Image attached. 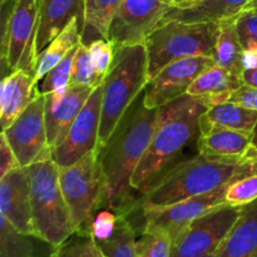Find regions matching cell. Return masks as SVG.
I'll list each match as a JSON object with an SVG mask.
<instances>
[{"mask_svg":"<svg viewBox=\"0 0 257 257\" xmlns=\"http://www.w3.org/2000/svg\"><path fill=\"white\" fill-rule=\"evenodd\" d=\"M173 238L162 228H143L137 237V257H171Z\"/></svg>","mask_w":257,"mask_h":257,"instance_id":"cell-31","label":"cell"},{"mask_svg":"<svg viewBox=\"0 0 257 257\" xmlns=\"http://www.w3.org/2000/svg\"><path fill=\"white\" fill-rule=\"evenodd\" d=\"M217 32L218 22L171 20L158 25L145 42L150 79L176 60L193 57L213 58Z\"/></svg>","mask_w":257,"mask_h":257,"instance_id":"cell-6","label":"cell"},{"mask_svg":"<svg viewBox=\"0 0 257 257\" xmlns=\"http://www.w3.org/2000/svg\"><path fill=\"white\" fill-rule=\"evenodd\" d=\"M3 19L2 59L5 72L28 70L34 75L37 65L38 0H10Z\"/></svg>","mask_w":257,"mask_h":257,"instance_id":"cell-8","label":"cell"},{"mask_svg":"<svg viewBox=\"0 0 257 257\" xmlns=\"http://www.w3.org/2000/svg\"><path fill=\"white\" fill-rule=\"evenodd\" d=\"M0 216L17 230L35 236L32 195L25 167H19L0 178Z\"/></svg>","mask_w":257,"mask_h":257,"instance_id":"cell-15","label":"cell"},{"mask_svg":"<svg viewBox=\"0 0 257 257\" xmlns=\"http://www.w3.org/2000/svg\"><path fill=\"white\" fill-rule=\"evenodd\" d=\"M3 135L22 167L53 158L45 124V95H38L9 127L3 130Z\"/></svg>","mask_w":257,"mask_h":257,"instance_id":"cell-10","label":"cell"},{"mask_svg":"<svg viewBox=\"0 0 257 257\" xmlns=\"http://www.w3.org/2000/svg\"><path fill=\"white\" fill-rule=\"evenodd\" d=\"M39 22L37 33V54L57 38L73 19L84 28V0H38Z\"/></svg>","mask_w":257,"mask_h":257,"instance_id":"cell-17","label":"cell"},{"mask_svg":"<svg viewBox=\"0 0 257 257\" xmlns=\"http://www.w3.org/2000/svg\"><path fill=\"white\" fill-rule=\"evenodd\" d=\"M216 257H257V201L243 206Z\"/></svg>","mask_w":257,"mask_h":257,"instance_id":"cell-21","label":"cell"},{"mask_svg":"<svg viewBox=\"0 0 257 257\" xmlns=\"http://www.w3.org/2000/svg\"><path fill=\"white\" fill-rule=\"evenodd\" d=\"M19 167L22 166H20L14 151L12 150L5 136L2 133V138H0V178Z\"/></svg>","mask_w":257,"mask_h":257,"instance_id":"cell-37","label":"cell"},{"mask_svg":"<svg viewBox=\"0 0 257 257\" xmlns=\"http://www.w3.org/2000/svg\"><path fill=\"white\" fill-rule=\"evenodd\" d=\"M242 83L245 85H248V87L257 88V69L243 70Z\"/></svg>","mask_w":257,"mask_h":257,"instance_id":"cell-41","label":"cell"},{"mask_svg":"<svg viewBox=\"0 0 257 257\" xmlns=\"http://www.w3.org/2000/svg\"><path fill=\"white\" fill-rule=\"evenodd\" d=\"M257 124V110L233 102H225L206 108L200 125H216L252 135Z\"/></svg>","mask_w":257,"mask_h":257,"instance_id":"cell-23","label":"cell"},{"mask_svg":"<svg viewBox=\"0 0 257 257\" xmlns=\"http://www.w3.org/2000/svg\"><path fill=\"white\" fill-rule=\"evenodd\" d=\"M242 207L223 205L198 217L173 238L171 257H198L220 248Z\"/></svg>","mask_w":257,"mask_h":257,"instance_id":"cell-9","label":"cell"},{"mask_svg":"<svg viewBox=\"0 0 257 257\" xmlns=\"http://www.w3.org/2000/svg\"><path fill=\"white\" fill-rule=\"evenodd\" d=\"M165 0H123L109 27L114 49L145 43L170 10Z\"/></svg>","mask_w":257,"mask_h":257,"instance_id":"cell-11","label":"cell"},{"mask_svg":"<svg viewBox=\"0 0 257 257\" xmlns=\"http://www.w3.org/2000/svg\"><path fill=\"white\" fill-rule=\"evenodd\" d=\"M8 2H10V0H0V3H2V5H4V4H7Z\"/></svg>","mask_w":257,"mask_h":257,"instance_id":"cell-45","label":"cell"},{"mask_svg":"<svg viewBox=\"0 0 257 257\" xmlns=\"http://www.w3.org/2000/svg\"><path fill=\"white\" fill-rule=\"evenodd\" d=\"M50 257H104L97 241L89 232H75L57 247Z\"/></svg>","mask_w":257,"mask_h":257,"instance_id":"cell-33","label":"cell"},{"mask_svg":"<svg viewBox=\"0 0 257 257\" xmlns=\"http://www.w3.org/2000/svg\"><path fill=\"white\" fill-rule=\"evenodd\" d=\"M79 47V45H78ZM78 47L70 50L69 54L60 60L53 69L45 74L39 82V90L42 94H52L54 97L59 98L65 94L70 85V79H72V70L73 62H74L75 53H77Z\"/></svg>","mask_w":257,"mask_h":257,"instance_id":"cell-30","label":"cell"},{"mask_svg":"<svg viewBox=\"0 0 257 257\" xmlns=\"http://www.w3.org/2000/svg\"><path fill=\"white\" fill-rule=\"evenodd\" d=\"M104 80V77L95 70L89 55V49L85 44L80 43L75 53L73 62L72 79L70 85H80V87H98Z\"/></svg>","mask_w":257,"mask_h":257,"instance_id":"cell-32","label":"cell"},{"mask_svg":"<svg viewBox=\"0 0 257 257\" xmlns=\"http://www.w3.org/2000/svg\"><path fill=\"white\" fill-rule=\"evenodd\" d=\"M137 232L127 215H117L114 232L107 240L97 241L104 257H137Z\"/></svg>","mask_w":257,"mask_h":257,"instance_id":"cell-28","label":"cell"},{"mask_svg":"<svg viewBox=\"0 0 257 257\" xmlns=\"http://www.w3.org/2000/svg\"><path fill=\"white\" fill-rule=\"evenodd\" d=\"M215 65L211 57H193L170 63L151 78L143 92L148 108H161L176 98L186 94L196 78Z\"/></svg>","mask_w":257,"mask_h":257,"instance_id":"cell-13","label":"cell"},{"mask_svg":"<svg viewBox=\"0 0 257 257\" xmlns=\"http://www.w3.org/2000/svg\"><path fill=\"white\" fill-rule=\"evenodd\" d=\"M226 187H218L211 192L181 201L175 205L163 208H156L142 212L143 228H162L175 238L181 231L185 230L190 223L197 220L205 213L227 205L226 203Z\"/></svg>","mask_w":257,"mask_h":257,"instance_id":"cell-14","label":"cell"},{"mask_svg":"<svg viewBox=\"0 0 257 257\" xmlns=\"http://www.w3.org/2000/svg\"><path fill=\"white\" fill-rule=\"evenodd\" d=\"M243 158L223 160L198 155L177 163L142 195L140 211L167 207L227 185L242 166Z\"/></svg>","mask_w":257,"mask_h":257,"instance_id":"cell-3","label":"cell"},{"mask_svg":"<svg viewBox=\"0 0 257 257\" xmlns=\"http://www.w3.org/2000/svg\"><path fill=\"white\" fill-rule=\"evenodd\" d=\"M82 33L83 28L79 20L73 19L70 24L57 38H54L44 50L40 52L34 73V79L38 84L50 69L69 54L70 50L82 43Z\"/></svg>","mask_w":257,"mask_h":257,"instance_id":"cell-24","label":"cell"},{"mask_svg":"<svg viewBox=\"0 0 257 257\" xmlns=\"http://www.w3.org/2000/svg\"><path fill=\"white\" fill-rule=\"evenodd\" d=\"M250 3L251 0H202L187 9H170L161 24L171 20L185 23L220 22L226 18L236 17Z\"/></svg>","mask_w":257,"mask_h":257,"instance_id":"cell-22","label":"cell"},{"mask_svg":"<svg viewBox=\"0 0 257 257\" xmlns=\"http://www.w3.org/2000/svg\"><path fill=\"white\" fill-rule=\"evenodd\" d=\"M95 88L69 85L65 94L59 98L52 94H44L45 124L48 143L52 151L64 140L72 123L78 117Z\"/></svg>","mask_w":257,"mask_h":257,"instance_id":"cell-16","label":"cell"},{"mask_svg":"<svg viewBox=\"0 0 257 257\" xmlns=\"http://www.w3.org/2000/svg\"><path fill=\"white\" fill-rule=\"evenodd\" d=\"M171 9H187L198 4L202 0H165Z\"/></svg>","mask_w":257,"mask_h":257,"instance_id":"cell-40","label":"cell"},{"mask_svg":"<svg viewBox=\"0 0 257 257\" xmlns=\"http://www.w3.org/2000/svg\"><path fill=\"white\" fill-rule=\"evenodd\" d=\"M242 84L241 75L215 64L196 78L188 88L187 94L195 97L208 108L228 102L231 94Z\"/></svg>","mask_w":257,"mask_h":257,"instance_id":"cell-20","label":"cell"},{"mask_svg":"<svg viewBox=\"0 0 257 257\" xmlns=\"http://www.w3.org/2000/svg\"><path fill=\"white\" fill-rule=\"evenodd\" d=\"M235 25L243 49L257 48V10L245 9L238 13Z\"/></svg>","mask_w":257,"mask_h":257,"instance_id":"cell-34","label":"cell"},{"mask_svg":"<svg viewBox=\"0 0 257 257\" xmlns=\"http://www.w3.org/2000/svg\"><path fill=\"white\" fill-rule=\"evenodd\" d=\"M87 47L89 49L90 59H92L95 70L102 77H105L107 73L109 72L113 59H114V45L107 39H98L90 43Z\"/></svg>","mask_w":257,"mask_h":257,"instance_id":"cell-35","label":"cell"},{"mask_svg":"<svg viewBox=\"0 0 257 257\" xmlns=\"http://www.w3.org/2000/svg\"><path fill=\"white\" fill-rule=\"evenodd\" d=\"M252 148V135L216 125H200L198 153L211 158L241 160Z\"/></svg>","mask_w":257,"mask_h":257,"instance_id":"cell-19","label":"cell"},{"mask_svg":"<svg viewBox=\"0 0 257 257\" xmlns=\"http://www.w3.org/2000/svg\"><path fill=\"white\" fill-rule=\"evenodd\" d=\"M102 84L98 85L78 117L70 125L64 140L53 150V160L59 167L73 165L87 153L98 150L100 114H102Z\"/></svg>","mask_w":257,"mask_h":257,"instance_id":"cell-12","label":"cell"},{"mask_svg":"<svg viewBox=\"0 0 257 257\" xmlns=\"http://www.w3.org/2000/svg\"><path fill=\"white\" fill-rule=\"evenodd\" d=\"M252 147L257 150V124H256L255 131H253V133H252Z\"/></svg>","mask_w":257,"mask_h":257,"instance_id":"cell-42","label":"cell"},{"mask_svg":"<svg viewBox=\"0 0 257 257\" xmlns=\"http://www.w3.org/2000/svg\"><path fill=\"white\" fill-rule=\"evenodd\" d=\"M226 203L243 207L257 201V151L251 148L226 187Z\"/></svg>","mask_w":257,"mask_h":257,"instance_id":"cell-26","label":"cell"},{"mask_svg":"<svg viewBox=\"0 0 257 257\" xmlns=\"http://www.w3.org/2000/svg\"><path fill=\"white\" fill-rule=\"evenodd\" d=\"M252 148H253V147H252ZM255 150H256V148H255ZM256 151H257V150H256Z\"/></svg>","mask_w":257,"mask_h":257,"instance_id":"cell-46","label":"cell"},{"mask_svg":"<svg viewBox=\"0 0 257 257\" xmlns=\"http://www.w3.org/2000/svg\"><path fill=\"white\" fill-rule=\"evenodd\" d=\"M228 102L237 103V104L243 105L246 108L257 110V88L242 84L231 94Z\"/></svg>","mask_w":257,"mask_h":257,"instance_id":"cell-38","label":"cell"},{"mask_svg":"<svg viewBox=\"0 0 257 257\" xmlns=\"http://www.w3.org/2000/svg\"><path fill=\"white\" fill-rule=\"evenodd\" d=\"M158 110L145 104L142 93L128 108L108 142L99 148L104 203L117 215L130 216L140 210L131 180L150 147Z\"/></svg>","mask_w":257,"mask_h":257,"instance_id":"cell-1","label":"cell"},{"mask_svg":"<svg viewBox=\"0 0 257 257\" xmlns=\"http://www.w3.org/2000/svg\"><path fill=\"white\" fill-rule=\"evenodd\" d=\"M42 94L34 75L28 70L18 69L4 75L0 88V123L2 128L9 127L35 98Z\"/></svg>","mask_w":257,"mask_h":257,"instance_id":"cell-18","label":"cell"},{"mask_svg":"<svg viewBox=\"0 0 257 257\" xmlns=\"http://www.w3.org/2000/svg\"><path fill=\"white\" fill-rule=\"evenodd\" d=\"M59 182L75 232H89L90 221L104 202L99 150L87 153L68 167H59Z\"/></svg>","mask_w":257,"mask_h":257,"instance_id":"cell-7","label":"cell"},{"mask_svg":"<svg viewBox=\"0 0 257 257\" xmlns=\"http://www.w3.org/2000/svg\"><path fill=\"white\" fill-rule=\"evenodd\" d=\"M37 238L20 232L0 216V257H38L34 245Z\"/></svg>","mask_w":257,"mask_h":257,"instance_id":"cell-29","label":"cell"},{"mask_svg":"<svg viewBox=\"0 0 257 257\" xmlns=\"http://www.w3.org/2000/svg\"><path fill=\"white\" fill-rule=\"evenodd\" d=\"M206 108L187 93L160 108L150 147L131 180L136 192L145 195L173 167L186 146L200 132V118Z\"/></svg>","mask_w":257,"mask_h":257,"instance_id":"cell-2","label":"cell"},{"mask_svg":"<svg viewBox=\"0 0 257 257\" xmlns=\"http://www.w3.org/2000/svg\"><path fill=\"white\" fill-rule=\"evenodd\" d=\"M123 0H84V28L82 43L89 45L94 40L107 39L109 27Z\"/></svg>","mask_w":257,"mask_h":257,"instance_id":"cell-27","label":"cell"},{"mask_svg":"<svg viewBox=\"0 0 257 257\" xmlns=\"http://www.w3.org/2000/svg\"><path fill=\"white\" fill-rule=\"evenodd\" d=\"M148 82V54L145 43L115 50L109 72L102 83L98 150L108 142L128 108L145 92Z\"/></svg>","mask_w":257,"mask_h":257,"instance_id":"cell-4","label":"cell"},{"mask_svg":"<svg viewBox=\"0 0 257 257\" xmlns=\"http://www.w3.org/2000/svg\"><path fill=\"white\" fill-rule=\"evenodd\" d=\"M32 195L35 237L53 247L69 240L75 233L72 216L59 182V166L53 158L25 167Z\"/></svg>","mask_w":257,"mask_h":257,"instance_id":"cell-5","label":"cell"},{"mask_svg":"<svg viewBox=\"0 0 257 257\" xmlns=\"http://www.w3.org/2000/svg\"><path fill=\"white\" fill-rule=\"evenodd\" d=\"M216 253H217V251H215V252H210V253H206V255H202V256H198V257H216Z\"/></svg>","mask_w":257,"mask_h":257,"instance_id":"cell-44","label":"cell"},{"mask_svg":"<svg viewBox=\"0 0 257 257\" xmlns=\"http://www.w3.org/2000/svg\"><path fill=\"white\" fill-rule=\"evenodd\" d=\"M245 9H255L257 10V0H251L250 4L245 8Z\"/></svg>","mask_w":257,"mask_h":257,"instance_id":"cell-43","label":"cell"},{"mask_svg":"<svg viewBox=\"0 0 257 257\" xmlns=\"http://www.w3.org/2000/svg\"><path fill=\"white\" fill-rule=\"evenodd\" d=\"M242 52L243 48L236 30L235 17L220 20L215 52H213L215 64L242 77L243 68L241 64Z\"/></svg>","mask_w":257,"mask_h":257,"instance_id":"cell-25","label":"cell"},{"mask_svg":"<svg viewBox=\"0 0 257 257\" xmlns=\"http://www.w3.org/2000/svg\"><path fill=\"white\" fill-rule=\"evenodd\" d=\"M241 64L243 70L257 69V48L252 49H243L241 55Z\"/></svg>","mask_w":257,"mask_h":257,"instance_id":"cell-39","label":"cell"},{"mask_svg":"<svg viewBox=\"0 0 257 257\" xmlns=\"http://www.w3.org/2000/svg\"><path fill=\"white\" fill-rule=\"evenodd\" d=\"M115 225H117V213L104 210L95 213L94 217L90 221L88 231L95 241L107 240L114 232Z\"/></svg>","mask_w":257,"mask_h":257,"instance_id":"cell-36","label":"cell"}]
</instances>
